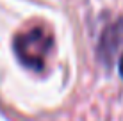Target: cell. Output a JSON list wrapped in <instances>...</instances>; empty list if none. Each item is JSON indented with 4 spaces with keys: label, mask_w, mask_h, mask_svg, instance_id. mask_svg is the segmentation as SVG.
<instances>
[{
    "label": "cell",
    "mask_w": 123,
    "mask_h": 121,
    "mask_svg": "<svg viewBox=\"0 0 123 121\" xmlns=\"http://www.w3.org/2000/svg\"><path fill=\"white\" fill-rule=\"evenodd\" d=\"M54 46V36L46 27H32L14 36L12 50L18 61L32 71H43L48 53Z\"/></svg>",
    "instance_id": "cell-1"
},
{
    "label": "cell",
    "mask_w": 123,
    "mask_h": 121,
    "mask_svg": "<svg viewBox=\"0 0 123 121\" xmlns=\"http://www.w3.org/2000/svg\"><path fill=\"white\" fill-rule=\"evenodd\" d=\"M121 48H123V16L104 30V34L98 41L96 53H98V59L102 62L111 64Z\"/></svg>",
    "instance_id": "cell-2"
},
{
    "label": "cell",
    "mask_w": 123,
    "mask_h": 121,
    "mask_svg": "<svg viewBox=\"0 0 123 121\" xmlns=\"http://www.w3.org/2000/svg\"><path fill=\"white\" fill-rule=\"evenodd\" d=\"M118 68H120V75L123 77V55H121V59H120V66H118Z\"/></svg>",
    "instance_id": "cell-3"
}]
</instances>
